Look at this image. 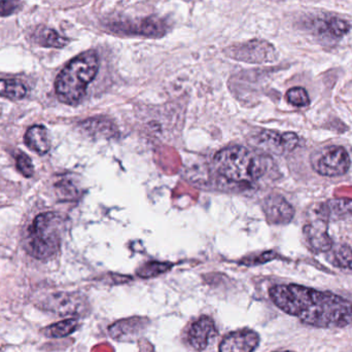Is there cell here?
<instances>
[{
  "label": "cell",
  "mask_w": 352,
  "mask_h": 352,
  "mask_svg": "<svg viewBox=\"0 0 352 352\" xmlns=\"http://www.w3.org/2000/svg\"><path fill=\"white\" fill-rule=\"evenodd\" d=\"M273 303L289 316L316 328H345L352 324V303L331 292L298 285L271 287Z\"/></svg>",
  "instance_id": "1"
},
{
  "label": "cell",
  "mask_w": 352,
  "mask_h": 352,
  "mask_svg": "<svg viewBox=\"0 0 352 352\" xmlns=\"http://www.w3.org/2000/svg\"><path fill=\"white\" fill-rule=\"evenodd\" d=\"M98 69L96 52H85L72 59L56 78L55 89L59 100L69 105L80 102Z\"/></svg>",
  "instance_id": "2"
},
{
  "label": "cell",
  "mask_w": 352,
  "mask_h": 352,
  "mask_svg": "<svg viewBox=\"0 0 352 352\" xmlns=\"http://www.w3.org/2000/svg\"><path fill=\"white\" fill-rule=\"evenodd\" d=\"M217 173L234 182H254L266 173V161L263 157L244 146L223 148L214 158Z\"/></svg>",
  "instance_id": "3"
},
{
  "label": "cell",
  "mask_w": 352,
  "mask_h": 352,
  "mask_svg": "<svg viewBox=\"0 0 352 352\" xmlns=\"http://www.w3.org/2000/svg\"><path fill=\"white\" fill-rule=\"evenodd\" d=\"M64 219L57 212H43L35 217L27 231L25 250L33 258L45 260L59 250Z\"/></svg>",
  "instance_id": "4"
},
{
  "label": "cell",
  "mask_w": 352,
  "mask_h": 352,
  "mask_svg": "<svg viewBox=\"0 0 352 352\" xmlns=\"http://www.w3.org/2000/svg\"><path fill=\"white\" fill-rule=\"evenodd\" d=\"M351 160L344 148L331 146L320 151L314 160L312 167L320 175L336 177L344 175L351 168Z\"/></svg>",
  "instance_id": "5"
},
{
  "label": "cell",
  "mask_w": 352,
  "mask_h": 352,
  "mask_svg": "<svg viewBox=\"0 0 352 352\" xmlns=\"http://www.w3.org/2000/svg\"><path fill=\"white\" fill-rule=\"evenodd\" d=\"M226 52L233 59L248 63H268L276 59L274 47L268 41L258 39L232 45Z\"/></svg>",
  "instance_id": "6"
},
{
  "label": "cell",
  "mask_w": 352,
  "mask_h": 352,
  "mask_svg": "<svg viewBox=\"0 0 352 352\" xmlns=\"http://www.w3.org/2000/svg\"><path fill=\"white\" fill-rule=\"evenodd\" d=\"M41 307L58 316H80L86 311L87 303L78 294L57 293L43 300Z\"/></svg>",
  "instance_id": "7"
},
{
  "label": "cell",
  "mask_w": 352,
  "mask_h": 352,
  "mask_svg": "<svg viewBox=\"0 0 352 352\" xmlns=\"http://www.w3.org/2000/svg\"><path fill=\"white\" fill-rule=\"evenodd\" d=\"M113 29L128 34L142 35L148 37H161L166 33L167 25L156 16L135 20L134 22H120L113 24Z\"/></svg>",
  "instance_id": "8"
},
{
  "label": "cell",
  "mask_w": 352,
  "mask_h": 352,
  "mask_svg": "<svg viewBox=\"0 0 352 352\" xmlns=\"http://www.w3.org/2000/svg\"><path fill=\"white\" fill-rule=\"evenodd\" d=\"M299 136L293 132L280 133L266 130L258 135V144L264 150L279 155L293 152L299 144Z\"/></svg>",
  "instance_id": "9"
},
{
  "label": "cell",
  "mask_w": 352,
  "mask_h": 352,
  "mask_svg": "<svg viewBox=\"0 0 352 352\" xmlns=\"http://www.w3.org/2000/svg\"><path fill=\"white\" fill-rule=\"evenodd\" d=\"M263 210L267 221L272 225H287L295 215L294 207L280 195L272 194L263 203Z\"/></svg>",
  "instance_id": "10"
},
{
  "label": "cell",
  "mask_w": 352,
  "mask_h": 352,
  "mask_svg": "<svg viewBox=\"0 0 352 352\" xmlns=\"http://www.w3.org/2000/svg\"><path fill=\"white\" fill-rule=\"evenodd\" d=\"M304 237L308 245L316 252L332 250L333 240L328 234V221L314 219L303 228Z\"/></svg>",
  "instance_id": "11"
},
{
  "label": "cell",
  "mask_w": 352,
  "mask_h": 352,
  "mask_svg": "<svg viewBox=\"0 0 352 352\" xmlns=\"http://www.w3.org/2000/svg\"><path fill=\"white\" fill-rule=\"evenodd\" d=\"M260 337L252 330L237 331L228 335L219 345V352H254Z\"/></svg>",
  "instance_id": "12"
},
{
  "label": "cell",
  "mask_w": 352,
  "mask_h": 352,
  "mask_svg": "<svg viewBox=\"0 0 352 352\" xmlns=\"http://www.w3.org/2000/svg\"><path fill=\"white\" fill-rule=\"evenodd\" d=\"M217 334L214 322L208 316H202L190 326L188 332V343L196 351H203Z\"/></svg>",
  "instance_id": "13"
},
{
  "label": "cell",
  "mask_w": 352,
  "mask_h": 352,
  "mask_svg": "<svg viewBox=\"0 0 352 352\" xmlns=\"http://www.w3.org/2000/svg\"><path fill=\"white\" fill-rule=\"evenodd\" d=\"M318 217L316 219L329 221L331 219H340V217L352 215L351 199H333L318 205Z\"/></svg>",
  "instance_id": "14"
},
{
  "label": "cell",
  "mask_w": 352,
  "mask_h": 352,
  "mask_svg": "<svg viewBox=\"0 0 352 352\" xmlns=\"http://www.w3.org/2000/svg\"><path fill=\"white\" fill-rule=\"evenodd\" d=\"M25 144L38 155H45L51 148L49 132L43 125H35L29 128L25 134Z\"/></svg>",
  "instance_id": "15"
},
{
  "label": "cell",
  "mask_w": 352,
  "mask_h": 352,
  "mask_svg": "<svg viewBox=\"0 0 352 352\" xmlns=\"http://www.w3.org/2000/svg\"><path fill=\"white\" fill-rule=\"evenodd\" d=\"M27 88L22 82L12 78L0 80V96L12 101L21 100L26 97Z\"/></svg>",
  "instance_id": "16"
},
{
  "label": "cell",
  "mask_w": 352,
  "mask_h": 352,
  "mask_svg": "<svg viewBox=\"0 0 352 352\" xmlns=\"http://www.w3.org/2000/svg\"><path fill=\"white\" fill-rule=\"evenodd\" d=\"M78 320L76 318H68L57 324H51L45 330V336L50 338H63L72 334L78 329Z\"/></svg>",
  "instance_id": "17"
},
{
  "label": "cell",
  "mask_w": 352,
  "mask_h": 352,
  "mask_svg": "<svg viewBox=\"0 0 352 352\" xmlns=\"http://www.w3.org/2000/svg\"><path fill=\"white\" fill-rule=\"evenodd\" d=\"M38 41L43 47L56 49H61L69 43L67 38L60 35L57 31L50 28L43 29L39 32Z\"/></svg>",
  "instance_id": "18"
},
{
  "label": "cell",
  "mask_w": 352,
  "mask_h": 352,
  "mask_svg": "<svg viewBox=\"0 0 352 352\" xmlns=\"http://www.w3.org/2000/svg\"><path fill=\"white\" fill-rule=\"evenodd\" d=\"M287 99L294 107H304L310 104L309 95L307 91L301 87L289 89L287 93Z\"/></svg>",
  "instance_id": "19"
},
{
  "label": "cell",
  "mask_w": 352,
  "mask_h": 352,
  "mask_svg": "<svg viewBox=\"0 0 352 352\" xmlns=\"http://www.w3.org/2000/svg\"><path fill=\"white\" fill-rule=\"evenodd\" d=\"M334 263L339 268L352 270V250L346 244L338 246L334 252Z\"/></svg>",
  "instance_id": "20"
},
{
  "label": "cell",
  "mask_w": 352,
  "mask_h": 352,
  "mask_svg": "<svg viewBox=\"0 0 352 352\" xmlns=\"http://www.w3.org/2000/svg\"><path fill=\"white\" fill-rule=\"evenodd\" d=\"M171 268L170 264L166 263H148V264L142 266L140 270L138 271V275L144 278H150V277L158 276L162 273L166 272Z\"/></svg>",
  "instance_id": "21"
},
{
  "label": "cell",
  "mask_w": 352,
  "mask_h": 352,
  "mask_svg": "<svg viewBox=\"0 0 352 352\" xmlns=\"http://www.w3.org/2000/svg\"><path fill=\"white\" fill-rule=\"evenodd\" d=\"M326 29L330 34L335 37H341L349 32L351 26L346 21L339 18H331L324 23Z\"/></svg>",
  "instance_id": "22"
},
{
  "label": "cell",
  "mask_w": 352,
  "mask_h": 352,
  "mask_svg": "<svg viewBox=\"0 0 352 352\" xmlns=\"http://www.w3.org/2000/svg\"><path fill=\"white\" fill-rule=\"evenodd\" d=\"M16 168L25 177H31L34 173L32 161L27 155L19 154L16 159Z\"/></svg>",
  "instance_id": "23"
},
{
  "label": "cell",
  "mask_w": 352,
  "mask_h": 352,
  "mask_svg": "<svg viewBox=\"0 0 352 352\" xmlns=\"http://www.w3.org/2000/svg\"><path fill=\"white\" fill-rule=\"evenodd\" d=\"M21 0H0V16H8L18 12Z\"/></svg>",
  "instance_id": "24"
},
{
  "label": "cell",
  "mask_w": 352,
  "mask_h": 352,
  "mask_svg": "<svg viewBox=\"0 0 352 352\" xmlns=\"http://www.w3.org/2000/svg\"><path fill=\"white\" fill-rule=\"evenodd\" d=\"M56 188H57L58 194L60 195L61 198L72 199L76 197V188H74V186L72 182H67V180H62L61 182H58Z\"/></svg>",
  "instance_id": "25"
},
{
  "label": "cell",
  "mask_w": 352,
  "mask_h": 352,
  "mask_svg": "<svg viewBox=\"0 0 352 352\" xmlns=\"http://www.w3.org/2000/svg\"><path fill=\"white\" fill-rule=\"evenodd\" d=\"M276 256V252H263L261 256H258V258H254V262L250 263L248 265L265 264V263L270 262V261L274 260Z\"/></svg>",
  "instance_id": "26"
},
{
  "label": "cell",
  "mask_w": 352,
  "mask_h": 352,
  "mask_svg": "<svg viewBox=\"0 0 352 352\" xmlns=\"http://www.w3.org/2000/svg\"><path fill=\"white\" fill-rule=\"evenodd\" d=\"M285 352H291V351H285Z\"/></svg>",
  "instance_id": "27"
}]
</instances>
